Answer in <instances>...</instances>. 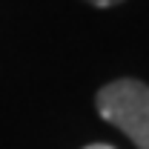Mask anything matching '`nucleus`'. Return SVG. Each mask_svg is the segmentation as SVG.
I'll list each match as a JSON object with an SVG mask.
<instances>
[{
  "instance_id": "1",
  "label": "nucleus",
  "mask_w": 149,
  "mask_h": 149,
  "mask_svg": "<svg viewBox=\"0 0 149 149\" xmlns=\"http://www.w3.org/2000/svg\"><path fill=\"white\" fill-rule=\"evenodd\" d=\"M95 103L103 120L118 126L138 149H149V86L143 80H112L97 92Z\"/></svg>"
},
{
  "instance_id": "2",
  "label": "nucleus",
  "mask_w": 149,
  "mask_h": 149,
  "mask_svg": "<svg viewBox=\"0 0 149 149\" xmlns=\"http://www.w3.org/2000/svg\"><path fill=\"white\" fill-rule=\"evenodd\" d=\"M86 3H92L97 9H109V6H118V3H123V0H86Z\"/></svg>"
},
{
  "instance_id": "3",
  "label": "nucleus",
  "mask_w": 149,
  "mask_h": 149,
  "mask_svg": "<svg viewBox=\"0 0 149 149\" xmlns=\"http://www.w3.org/2000/svg\"><path fill=\"white\" fill-rule=\"evenodd\" d=\"M83 149H115V146H109V143H89V146H83Z\"/></svg>"
}]
</instances>
